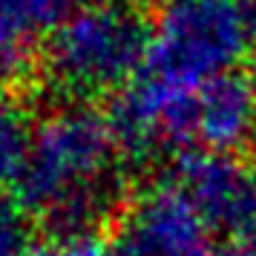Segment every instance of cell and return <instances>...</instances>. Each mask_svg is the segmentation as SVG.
<instances>
[{"label": "cell", "mask_w": 256, "mask_h": 256, "mask_svg": "<svg viewBox=\"0 0 256 256\" xmlns=\"http://www.w3.org/2000/svg\"><path fill=\"white\" fill-rule=\"evenodd\" d=\"M112 256H239V248L216 242V228L170 178H162L124 210Z\"/></svg>", "instance_id": "277c9868"}, {"label": "cell", "mask_w": 256, "mask_h": 256, "mask_svg": "<svg viewBox=\"0 0 256 256\" xmlns=\"http://www.w3.org/2000/svg\"><path fill=\"white\" fill-rule=\"evenodd\" d=\"M230 233L236 236V242H239V248H242L244 254L256 256V184H254V190H250L248 204H244L242 216L236 219Z\"/></svg>", "instance_id": "30bf717a"}, {"label": "cell", "mask_w": 256, "mask_h": 256, "mask_svg": "<svg viewBox=\"0 0 256 256\" xmlns=\"http://www.w3.org/2000/svg\"><path fill=\"white\" fill-rule=\"evenodd\" d=\"M32 216L18 196L0 193V256H35Z\"/></svg>", "instance_id": "ba28073f"}, {"label": "cell", "mask_w": 256, "mask_h": 256, "mask_svg": "<svg viewBox=\"0 0 256 256\" xmlns=\"http://www.w3.org/2000/svg\"><path fill=\"white\" fill-rule=\"evenodd\" d=\"M250 72H254V84H256V40H254V49H250Z\"/></svg>", "instance_id": "4fadbf2b"}, {"label": "cell", "mask_w": 256, "mask_h": 256, "mask_svg": "<svg viewBox=\"0 0 256 256\" xmlns=\"http://www.w3.org/2000/svg\"><path fill=\"white\" fill-rule=\"evenodd\" d=\"M124 3H130V6L138 9V12H147V9H158V6H164L167 0H124Z\"/></svg>", "instance_id": "8fae6325"}, {"label": "cell", "mask_w": 256, "mask_h": 256, "mask_svg": "<svg viewBox=\"0 0 256 256\" xmlns=\"http://www.w3.org/2000/svg\"><path fill=\"white\" fill-rule=\"evenodd\" d=\"M12 72H14V66H12V64H9V60H3V58H0V86H3V81H6V78H9Z\"/></svg>", "instance_id": "7c38bea8"}, {"label": "cell", "mask_w": 256, "mask_h": 256, "mask_svg": "<svg viewBox=\"0 0 256 256\" xmlns=\"http://www.w3.org/2000/svg\"><path fill=\"white\" fill-rule=\"evenodd\" d=\"M130 158L112 116L58 104L32 124L18 202L52 230L95 228L124 196Z\"/></svg>", "instance_id": "6da1fadb"}, {"label": "cell", "mask_w": 256, "mask_h": 256, "mask_svg": "<svg viewBox=\"0 0 256 256\" xmlns=\"http://www.w3.org/2000/svg\"><path fill=\"white\" fill-rule=\"evenodd\" d=\"M164 178H170L216 230H233L256 184V176L248 173L236 156L208 150L178 152Z\"/></svg>", "instance_id": "8992f818"}, {"label": "cell", "mask_w": 256, "mask_h": 256, "mask_svg": "<svg viewBox=\"0 0 256 256\" xmlns=\"http://www.w3.org/2000/svg\"><path fill=\"white\" fill-rule=\"evenodd\" d=\"M150 24L124 0H84L60 20L40 52V78L60 104L121 95L144 70Z\"/></svg>", "instance_id": "7a4b0ae2"}, {"label": "cell", "mask_w": 256, "mask_h": 256, "mask_svg": "<svg viewBox=\"0 0 256 256\" xmlns=\"http://www.w3.org/2000/svg\"><path fill=\"white\" fill-rule=\"evenodd\" d=\"M35 256H112V242H106L95 228L52 230L49 239L35 248Z\"/></svg>", "instance_id": "9c48e42d"}, {"label": "cell", "mask_w": 256, "mask_h": 256, "mask_svg": "<svg viewBox=\"0 0 256 256\" xmlns=\"http://www.w3.org/2000/svg\"><path fill=\"white\" fill-rule=\"evenodd\" d=\"M256 0H167L150 24L141 75L170 86H202L250 58Z\"/></svg>", "instance_id": "3957f363"}, {"label": "cell", "mask_w": 256, "mask_h": 256, "mask_svg": "<svg viewBox=\"0 0 256 256\" xmlns=\"http://www.w3.org/2000/svg\"><path fill=\"white\" fill-rule=\"evenodd\" d=\"M256 138V84L239 72L202 84L187 106L184 150L236 152Z\"/></svg>", "instance_id": "5b68a950"}, {"label": "cell", "mask_w": 256, "mask_h": 256, "mask_svg": "<svg viewBox=\"0 0 256 256\" xmlns=\"http://www.w3.org/2000/svg\"><path fill=\"white\" fill-rule=\"evenodd\" d=\"M29 138H32V124L24 106L0 95V193L18 184L29 152Z\"/></svg>", "instance_id": "52a82bcc"}]
</instances>
